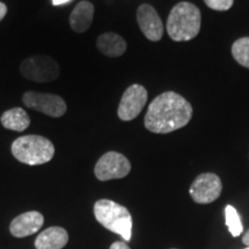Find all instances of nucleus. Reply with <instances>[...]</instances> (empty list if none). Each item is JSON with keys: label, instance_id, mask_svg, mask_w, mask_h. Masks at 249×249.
Segmentation results:
<instances>
[{"label": "nucleus", "instance_id": "obj_19", "mask_svg": "<svg viewBox=\"0 0 249 249\" xmlns=\"http://www.w3.org/2000/svg\"><path fill=\"white\" fill-rule=\"evenodd\" d=\"M110 249H130V248H129V246L127 244H124V242L117 241V242H114V244L111 245Z\"/></svg>", "mask_w": 249, "mask_h": 249}, {"label": "nucleus", "instance_id": "obj_8", "mask_svg": "<svg viewBox=\"0 0 249 249\" xmlns=\"http://www.w3.org/2000/svg\"><path fill=\"white\" fill-rule=\"evenodd\" d=\"M222 189V180L217 174L202 173L192 183L189 194L196 203L208 204L219 197Z\"/></svg>", "mask_w": 249, "mask_h": 249}, {"label": "nucleus", "instance_id": "obj_23", "mask_svg": "<svg viewBox=\"0 0 249 249\" xmlns=\"http://www.w3.org/2000/svg\"><path fill=\"white\" fill-rule=\"evenodd\" d=\"M245 249H249V247L248 248H245Z\"/></svg>", "mask_w": 249, "mask_h": 249}, {"label": "nucleus", "instance_id": "obj_20", "mask_svg": "<svg viewBox=\"0 0 249 249\" xmlns=\"http://www.w3.org/2000/svg\"><path fill=\"white\" fill-rule=\"evenodd\" d=\"M7 14V6L4 2H0V21L2 20Z\"/></svg>", "mask_w": 249, "mask_h": 249}, {"label": "nucleus", "instance_id": "obj_22", "mask_svg": "<svg viewBox=\"0 0 249 249\" xmlns=\"http://www.w3.org/2000/svg\"><path fill=\"white\" fill-rule=\"evenodd\" d=\"M242 242H244L246 246H248V247H249V230L245 233L244 238H242Z\"/></svg>", "mask_w": 249, "mask_h": 249}, {"label": "nucleus", "instance_id": "obj_2", "mask_svg": "<svg viewBox=\"0 0 249 249\" xmlns=\"http://www.w3.org/2000/svg\"><path fill=\"white\" fill-rule=\"evenodd\" d=\"M201 29V12L194 4L182 1L177 4L167 18L166 30L176 42L195 38Z\"/></svg>", "mask_w": 249, "mask_h": 249}, {"label": "nucleus", "instance_id": "obj_7", "mask_svg": "<svg viewBox=\"0 0 249 249\" xmlns=\"http://www.w3.org/2000/svg\"><path fill=\"white\" fill-rule=\"evenodd\" d=\"M129 160L123 154L108 151L99 158L95 166V176L101 181L112 179H121L130 172Z\"/></svg>", "mask_w": 249, "mask_h": 249}, {"label": "nucleus", "instance_id": "obj_17", "mask_svg": "<svg viewBox=\"0 0 249 249\" xmlns=\"http://www.w3.org/2000/svg\"><path fill=\"white\" fill-rule=\"evenodd\" d=\"M225 224L233 236H239L244 231L240 216H239L235 208L232 207V205H226L225 208Z\"/></svg>", "mask_w": 249, "mask_h": 249}, {"label": "nucleus", "instance_id": "obj_9", "mask_svg": "<svg viewBox=\"0 0 249 249\" xmlns=\"http://www.w3.org/2000/svg\"><path fill=\"white\" fill-rule=\"evenodd\" d=\"M148 101V91L141 85H133L126 89L121 97L118 117L123 121L135 119L141 113Z\"/></svg>", "mask_w": 249, "mask_h": 249}, {"label": "nucleus", "instance_id": "obj_1", "mask_svg": "<svg viewBox=\"0 0 249 249\" xmlns=\"http://www.w3.org/2000/svg\"><path fill=\"white\" fill-rule=\"evenodd\" d=\"M192 116L191 103L179 93L166 91L150 103L144 117V126L152 133L167 134L185 127Z\"/></svg>", "mask_w": 249, "mask_h": 249}, {"label": "nucleus", "instance_id": "obj_4", "mask_svg": "<svg viewBox=\"0 0 249 249\" xmlns=\"http://www.w3.org/2000/svg\"><path fill=\"white\" fill-rule=\"evenodd\" d=\"M53 143L40 135H26L18 138L12 144V154L18 161L27 165H42L53 158Z\"/></svg>", "mask_w": 249, "mask_h": 249}, {"label": "nucleus", "instance_id": "obj_14", "mask_svg": "<svg viewBox=\"0 0 249 249\" xmlns=\"http://www.w3.org/2000/svg\"><path fill=\"white\" fill-rule=\"evenodd\" d=\"M96 44L103 54L110 58L120 57L127 50L126 40L116 33L102 34L97 38Z\"/></svg>", "mask_w": 249, "mask_h": 249}, {"label": "nucleus", "instance_id": "obj_6", "mask_svg": "<svg viewBox=\"0 0 249 249\" xmlns=\"http://www.w3.org/2000/svg\"><path fill=\"white\" fill-rule=\"evenodd\" d=\"M24 107L52 118H60L66 113L67 105L64 98L53 93L27 91L22 96Z\"/></svg>", "mask_w": 249, "mask_h": 249}, {"label": "nucleus", "instance_id": "obj_5", "mask_svg": "<svg viewBox=\"0 0 249 249\" xmlns=\"http://www.w3.org/2000/svg\"><path fill=\"white\" fill-rule=\"evenodd\" d=\"M20 71L27 80L37 83L52 82L60 75L58 62L44 54H35L24 59L20 66Z\"/></svg>", "mask_w": 249, "mask_h": 249}, {"label": "nucleus", "instance_id": "obj_3", "mask_svg": "<svg viewBox=\"0 0 249 249\" xmlns=\"http://www.w3.org/2000/svg\"><path fill=\"white\" fill-rule=\"evenodd\" d=\"M93 213L97 222L108 231L119 234L124 241L132 239L133 219L126 207L103 198L93 205Z\"/></svg>", "mask_w": 249, "mask_h": 249}, {"label": "nucleus", "instance_id": "obj_12", "mask_svg": "<svg viewBox=\"0 0 249 249\" xmlns=\"http://www.w3.org/2000/svg\"><path fill=\"white\" fill-rule=\"evenodd\" d=\"M68 233L59 226L49 227L37 236L35 240L36 249H61L67 245Z\"/></svg>", "mask_w": 249, "mask_h": 249}, {"label": "nucleus", "instance_id": "obj_16", "mask_svg": "<svg viewBox=\"0 0 249 249\" xmlns=\"http://www.w3.org/2000/svg\"><path fill=\"white\" fill-rule=\"evenodd\" d=\"M232 55L238 64L249 68V37H242L233 43Z\"/></svg>", "mask_w": 249, "mask_h": 249}, {"label": "nucleus", "instance_id": "obj_13", "mask_svg": "<svg viewBox=\"0 0 249 249\" xmlns=\"http://www.w3.org/2000/svg\"><path fill=\"white\" fill-rule=\"evenodd\" d=\"M93 5L91 2L83 0L74 7L70 17V24L71 30L77 34H83L91 26L93 18Z\"/></svg>", "mask_w": 249, "mask_h": 249}, {"label": "nucleus", "instance_id": "obj_11", "mask_svg": "<svg viewBox=\"0 0 249 249\" xmlns=\"http://www.w3.org/2000/svg\"><path fill=\"white\" fill-rule=\"evenodd\" d=\"M44 224V217L38 211H28L15 217L9 225V231L15 238H26L40 230Z\"/></svg>", "mask_w": 249, "mask_h": 249}, {"label": "nucleus", "instance_id": "obj_10", "mask_svg": "<svg viewBox=\"0 0 249 249\" xmlns=\"http://www.w3.org/2000/svg\"><path fill=\"white\" fill-rule=\"evenodd\" d=\"M136 18L143 35L151 42H158L164 35V26L160 15L151 5L143 4L139 7Z\"/></svg>", "mask_w": 249, "mask_h": 249}, {"label": "nucleus", "instance_id": "obj_15", "mask_svg": "<svg viewBox=\"0 0 249 249\" xmlns=\"http://www.w3.org/2000/svg\"><path fill=\"white\" fill-rule=\"evenodd\" d=\"M0 123L6 129L23 132L30 126V118L22 107H13L1 114Z\"/></svg>", "mask_w": 249, "mask_h": 249}, {"label": "nucleus", "instance_id": "obj_21", "mask_svg": "<svg viewBox=\"0 0 249 249\" xmlns=\"http://www.w3.org/2000/svg\"><path fill=\"white\" fill-rule=\"evenodd\" d=\"M73 1V0H52V4L54 6H61L65 4H68V2Z\"/></svg>", "mask_w": 249, "mask_h": 249}, {"label": "nucleus", "instance_id": "obj_18", "mask_svg": "<svg viewBox=\"0 0 249 249\" xmlns=\"http://www.w3.org/2000/svg\"><path fill=\"white\" fill-rule=\"evenodd\" d=\"M207 6L213 11H227L233 6L234 0H204Z\"/></svg>", "mask_w": 249, "mask_h": 249}]
</instances>
